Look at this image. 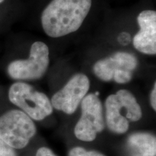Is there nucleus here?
<instances>
[{
    "label": "nucleus",
    "mask_w": 156,
    "mask_h": 156,
    "mask_svg": "<svg viewBox=\"0 0 156 156\" xmlns=\"http://www.w3.org/2000/svg\"><path fill=\"white\" fill-rule=\"evenodd\" d=\"M36 132L34 120L19 109L8 111L0 116V139L15 150L26 147Z\"/></svg>",
    "instance_id": "nucleus-3"
},
{
    "label": "nucleus",
    "mask_w": 156,
    "mask_h": 156,
    "mask_svg": "<svg viewBox=\"0 0 156 156\" xmlns=\"http://www.w3.org/2000/svg\"><path fill=\"white\" fill-rule=\"evenodd\" d=\"M81 116L76 123L74 134L83 142H93L105 128L103 105L95 93L87 94L82 101Z\"/></svg>",
    "instance_id": "nucleus-4"
},
{
    "label": "nucleus",
    "mask_w": 156,
    "mask_h": 156,
    "mask_svg": "<svg viewBox=\"0 0 156 156\" xmlns=\"http://www.w3.org/2000/svg\"><path fill=\"white\" fill-rule=\"evenodd\" d=\"M90 82L85 74H76L51 99L53 108L71 115L75 113L88 93Z\"/></svg>",
    "instance_id": "nucleus-7"
},
{
    "label": "nucleus",
    "mask_w": 156,
    "mask_h": 156,
    "mask_svg": "<svg viewBox=\"0 0 156 156\" xmlns=\"http://www.w3.org/2000/svg\"><path fill=\"white\" fill-rule=\"evenodd\" d=\"M4 1H5V0H0V4H1V3H2Z\"/></svg>",
    "instance_id": "nucleus-16"
},
{
    "label": "nucleus",
    "mask_w": 156,
    "mask_h": 156,
    "mask_svg": "<svg viewBox=\"0 0 156 156\" xmlns=\"http://www.w3.org/2000/svg\"><path fill=\"white\" fill-rule=\"evenodd\" d=\"M0 156H17L15 149L0 139Z\"/></svg>",
    "instance_id": "nucleus-13"
},
{
    "label": "nucleus",
    "mask_w": 156,
    "mask_h": 156,
    "mask_svg": "<svg viewBox=\"0 0 156 156\" xmlns=\"http://www.w3.org/2000/svg\"><path fill=\"white\" fill-rule=\"evenodd\" d=\"M92 6V0H52L41 14L43 30L51 38H61L78 30Z\"/></svg>",
    "instance_id": "nucleus-1"
},
{
    "label": "nucleus",
    "mask_w": 156,
    "mask_h": 156,
    "mask_svg": "<svg viewBox=\"0 0 156 156\" xmlns=\"http://www.w3.org/2000/svg\"><path fill=\"white\" fill-rule=\"evenodd\" d=\"M151 104L152 108L156 111V83H154V87L151 93Z\"/></svg>",
    "instance_id": "nucleus-15"
},
{
    "label": "nucleus",
    "mask_w": 156,
    "mask_h": 156,
    "mask_svg": "<svg viewBox=\"0 0 156 156\" xmlns=\"http://www.w3.org/2000/svg\"><path fill=\"white\" fill-rule=\"evenodd\" d=\"M8 98L12 104L34 121L44 120L53 113L54 108L47 95L24 82L13 83L9 89Z\"/></svg>",
    "instance_id": "nucleus-2"
},
{
    "label": "nucleus",
    "mask_w": 156,
    "mask_h": 156,
    "mask_svg": "<svg viewBox=\"0 0 156 156\" xmlns=\"http://www.w3.org/2000/svg\"><path fill=\"white\" fill-rule=\"evenodd\" d=\"M122 109L125 111V117L129 122H136L141 119L142 111L134 95L125 89H122L115 93Z\"/></svg>",
    "instance_id": "nucleus-11"
},
{
    "label": "nucleus",
    "mask_w": 156,
    "mask_h": 156,
    "mask_svg": "<svg viewBox=\"0 0 156 156\" xmlns=\"http://www.w3.org/2000/svg\"><path fill=\"white\" fill-rule=\"evenodd\" d=\"M132 156H156L155 136L147 132H134L127 140Z\"/></svg>",
    "instance_id": "nucleus-10"
},
{
    "label": "nucleus",
    "mask_w": 156,
    "mask_h": 156,
    "mask_svg": "<svg viewBox=\"0 0 156 156\" xmlns=\"http://www.w3.org/2000/svg\"><path fill=\"white\" fill-rule=\"evenodd\" d=\"M137 67V59L133 54L119 51L96 62L93 66L95 75L104 82L114 80L126 84L132 78V73Z\"/></svg>",
    "instance_id": "nucleus-6"
},
{
    "label": "nucleus",
    "mask_w": 156,
    "mask_h": 156,
    "mask_svg": "<svg viewBox=\"0 0 156 156\" xmlns=\"http://www.w3.org/2000/svg\"><path fill=\"white\" fill-rule=\"evenodd\" d=\"M35 156H57L55 153L50 148L46 147H41L36 151Z\"/></svg>",
    "instance_id": "nucleus-14"
},
{
    "label": "nucleus",
    "mask_w": 156,
    "mask_h": 156,
    "mask_svg": "<svg viewBox=\"0 0 156 156\" xmlns=\"http://www.w3.org/2000/svg\"><path fill=\"white\" fill-rule=\"evenodd\" d=\"M49 49L45 43L36 41L26 59H17L7 67L9 77L17 80H34L44 75L49 65Z\"/></svg>",
    "instance_id": "nucleus-5"
},
{
    "label": "nucleus",
    "mask_w": 156,
    "mask_h": 156,
    "mask_svg": "<svg viewBox=\"0 0 156 156\" xmlns=\"http://www.w3.org/2000/svg\"><path fill=\"white\" fill-rule=\"evenodd\" d=\"M105 108V123L108 129L117 134H125L129 128V122L122 114V108L116 94L106 98Z\"/></svg>",
    "instance_id": "nucleus-9"
},
{
    "label": "nucleus",
    "mask_w": 156,
    "mask_h": 156,
    "mask_svg": "<svg viewBox=\"0 0 156 156\" xmlns=\"http://www.w3.org/2000/svg\"><path fill=\"white\" fill-rule=\"evenodd\" d=\"M68 156H106L101 152L87 151L82 147H75L69 151Z\"/></svg>",
    "instance_id": "nucleus-12"
},
{
    "label": "nucleus",
    "mask_w": 156,
    "mask_h": 156,
    "mask_svg": "<svg viewBox=\"0 0 156 156\" xmlns=\"http://www.w3.org/2000/svg\"><path fill=\"white\" fill-rule=\"evenodd\" d=\"M140 30L133 38L134 47L147 55L156 54V12L144 10L137 16Z\"/></svg>",
    "instance_id": "nucleus-8"
}]
</instances>
